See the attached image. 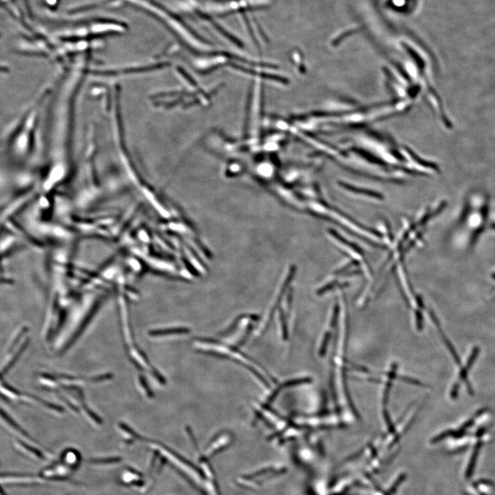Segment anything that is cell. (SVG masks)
<instances>
[{"label": "cell", "mask_w": 495, "mask_h": 495, "mask_svg": "<svg viewBox=\"0 0 495 495\" xmlns=\"http://www.w3.org/2000/svg\"><path fill=\"white\" fill-rule=\"evenodd\" d=\"M331 233L333 234L335 238H337L339 241L343 242V244H345L346 245L349 246V247L353 248L356 252H358V253L363 254V250H362L361 248L359 247L357 244L351 243V242H348L347 240H346L345 238H343V237L340 235V234L338 233V232L335 231V230H331Z\"/></svg>", "instance_id": "cell-1"}, {"label": "cell", "mask_w": 495, "mask_h": 495, "mask_svg": "<svg viewBox=\"0 0 495 495\" xmlns=\"http://www.w3.org/2000/svg\"><path fill=\"white\" fill-rule=\"evenodd\" d=\"M416 319L417 321V326L420 327L421 326V322H422V317H421V313L419 312H417L416 313Z\"/></svg>", "instance_id": "cell-2"}, {"label": "cell", "mask_w": 495, "mask_h": 495, "mask_svg": "<svg viewBox=\"0 0 495 495\" xmlns=\"http://www.w3.org/2000/svg\"><path fill=\"white\" fill-rule=\"evenodd\" d=\"M491 228H492V229L495 230V223L491 224Z\"/></svg>", "instance_id": "cell-3"}, {"label": "cell", "mask_w": 495, "mask_h": 495, "mask_svg": "<svg viewBox=\"0 0 495 495\" xmlns=\"http://www.w3.org/2000/svg\"><path fill=\"white\" fill-rule=\"evenodd\" d=\"M493 277H494V279H495V274H493Z\"/></svg>", "instance_id": "cell-4"}]
</instances>
